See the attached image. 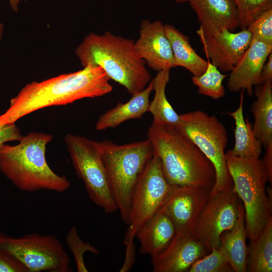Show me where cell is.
Returning <instances> with one entry per match:
<instances>
[{
    "label": "cell",
    "instance_id": "obj_1",
    "mask_svg": "<svg viewBox=\"0 0 272 272\" xmlns=\"http://www.w3.org/2000/svg\"><path fill=\"white\" fill-rule=\"evenodd\" d=\"M110 80L101 67L88 65L76 72L27 84L11 99L9 107L0 115V125L15 123L45 107L108 94L113 89Z\"/></svg>",
    "mask_w": 272,
    "mask_h": 272
},
{
    "label": "cell",
    "instance_id": "obj_2",
    "mask_svg": "<svg viewBox=\"0 0 272 272\" xmlns=\"http://www.w3.org/2000/svg\"><path fill=\"white\" fill-rule=\"evenodd\" d=\"M148 139L160 160L165 178L171 185L212 189L216 180L214 166L176 126L152 123Z\"/></svg>",
    "mask_w": 272,
    "mask_h": 272
},
{
    "label": "cell",
    "instance_id": "obj_3",
    "mask_svg": "<svg viewBox=\"0 0 272 272\" xmlns=\"http://www.w3.org/2000/svg\"><path fill=\"white\" fill-rule=\"evenodd\" d=\"M82 65L101 67L110 79L131 95L144 90L151 81L145 61L138 54L134 42L110 32L90 33L76 50Z\"/></svg>",
    "mask_w": 272,
    "mask_h": 272
},
{
    "label": "cell",
    "instance_id": "obj_4",
    "mask_svg": "<svg viewBox=\"0 0 272 272\" xmlns=\"http://www.w3.org/2000/svg\"><path fill=\"white\" fill-rule=\"evenodd\" d=\"M52 138L50 134L31 132L23 136L16 145H3L0 147V171L22 191H66L71 185L70 181L56 174L46 162V146Z\"/></svg>",
    "mask_w": 272,
    "mask_h": 272
},
{
    "label": "cell",
    "instance_id": "obj_5",
    "mask_svg": "<svg viewBox=\"0 0 272 272\" xmlns=\"http://www.w3.org/2000/svg\"><path fill=\"white\" fill-rule=\"evenodd\" d=\"M112 194L122 220L129 224L133 193L154 152L149 139L118 145L110 141L98 142Z\"/></svg>",
    "mask_w": 272,
    "mask_h": 272
},
{
    "label": "cell",
    "instance_id": "obj_6",
    "mask_svg": "<svg viewBox=\"0 0 272 272\" xmlns=\"http://www.w3.org/2000/svg\"><path fill=\"white\" fill-rule=\"evenodd\" d=\"M225 159L233 189L244 208L247 237L254 241L272 218V203L266 192L267 169L260 158H241L226 152Z\"/></svg>",
    "mask_w": 272,
    "mask_h": 272
},
{
    "label": "cell",
    "instance_id": "obj_7",
    "mask_svg": "<svg viewBox=\"0 0 272 272\" xmlns=\"http://www.w3.org/2000/svg\"><path fill=\"white\" fill-rule=\"evenodd\" d=\"M179 117L175 126L191 139L215 169L216 180L210 195L232 187L233 182L225 159L228 135L224 125L216 116L200 110L183 113Z\"/></svg>",
    "mask_w": 272,
    "mask_h": 272
},
{
    "label": "cell",
    "instance_id": "obj_8",
    "mask_svg": "<svg viewBox=\"0 0 272 272\" xmlns=\"http://www.w3.org/2000/svg\"><path fill=\"white\" fill-rule=\"evenodd\" d=\"M64 142L76 173L84 183L91 200L106 213L117 211L98 142L72 133L65 136Z\"/></svg>",
    "mask_w": 272,
    "mask_h": 272
},
{
    "label": "cell",
    "instance_id": "obj_9",
    "mask_svg": "<svg viewBox=\"0 0 272 272\" xmlns=\"http://www.w3.org/2000/svg\"><path fill=\"white\" fill-rule=\"evenodd\" d=\"M0 248L14 257L28 272L72 271L67 252L52 234L34 233L13 237L0 233Z\"/></svg>",
    "mask_w": 272,
    "mask_h": 272
},
{
    "label": "cell",
    "instance_id": "obj_10",
    "mask_svg": "<svg viewBox=\"0 0 272 272\" xmlns=\"http://www.w3.org/2000/svg\"><path fill=\"white\" fill-rule=\"evenodd\" d=\"M173 188L165 178L159 158L154 154L135 187L124 241L133 240L139 229L159 211Z\"/></svg>",
    "mask_w": 272,
    "mask_h": 272
},
{
    "label": "cell",
    "instance_id": "obj_11",
    "mask_svg": "<svg viewBox=\"0 0 272 272\" xmlns=\"http://www.w3.org/2000/svg\"><path fill=\"white\" fill-rule=\"evenodd\" d=\"M240 200L233 186L217 194L210 195L191 233L209 252L212 248L219 247L221 234L235 226Z\"/></svg>",
    "mask_w": 272,
    "mask_h": 272
},
{
    "label": "cell",
    "instance_id": "obj_12",
    "mask_svg": "<svg viewBox=\"0 0 272 272\" xmlns=\"http://www.w3.org/2000/svg\"><path fill=\"white\" fill-rule=\"evenodd\" d=\"M210 190L193 186H173L159 211L169 218L176 233L191 234L210 196Z\"/></svg>",
    "mask_w": 272,
    "mask_h": 272
},
{
    "label": "cell",
    "instance_id": "obj_13",
    "mask_svg": "<svg viewBox=\"0 0 272 272\" xmlns=\"http://www.w3.org/2000/svg\"><path fill=\"white\" fill-rule=\"evenodd\" d=\"M203 51L210 61L221 72H231L252 40L246 29L233 33L225 29L214 34L206 35L197 30Z\"/></svg>",
    "mask_w": 272,
    "mask_h": 272
},
{
    "label": "cell",
    "instance_id": "obj_14",
    "mask_svg": "<svg viewBox=\"0 0 272 272\" xmlns=\"http://www.w3.org/2000/svg\"><path fill=\"white\" fill-rule=\"evenodd\" d=\"M134 47L148 66L158 72L175 67L165 25L160 21L142 22Z\"/></svg>",
    "mask_w": 272,
    "mask_h": 272
},
{
    "label": "cell",
    "instance_id": "obj_15",
    "mask_svg": "<svg viewBox=\"0 0 272 272\" xmlns=\"http://www.w3.org/2000/svg\"><path fill=\"white\" fill-rule=\"evenodd\" d=\"M191 234L176 233L161 252L151 257L154 272H186L197 260L209 253Z\"/></svg>",
    "mask_w": 272,
    "mask_h": 272
},
{
    "label": "cell",
    "instance_id": "obj_16",
    "mask_svg": "<svg viewBox=\"0 0 272 272\" xmlns=\"http://www.w3.org/2000/svg\"><path fill=\"white\" fill-rule=\"evenodd\" d=\"M271 50L272 44L252 38L249 46L231 71L228 89L232 92L246 90L251 96L253 87L260 84L262 69Z\"/></svg>",
    "mask_w": 272,
    "mask_h": 272
},
{
    "label": "cell",
    "instance_id": "obj_17",
    "mask_svg": "<svg viewBox=\"0 0 272 272\" xmlns=\"http://www.w3.org/2000/svg\"><path fill=\"white\" fill-rule=\"evenodd\" d=\"M188 2L200 24L197 30L204 34H214L225 29L233 32L239 26L233 0H189Z\"/></svg>",
    "mask_w": 272,
    "mask_h": 272
},
{
    "label": "cell",
    "instance_id": "obj_18",
    "mask_svg": "<svg viewBox=\"0 0 272 272\" xmlns=\"http://www.w3.org/2000/svg\"><path fill=\"white\" fill-rule=\"evenodd\" d=\"M176 234L169 218L159 211L138 231L135 237L140 242L139 252L153 257L163 251Z\"/></svg>",
    "mask_w": 272,
    "mask_h": 272
},
{
    "label": "cell",
    "instance_id": "obj_19",
    "mask_svg": "<svg viewBox=\"0 0 272 272\" xmlns=\"http://www.w3.org/2000/svg\"><path fill=\"white\" fill-rule=\"evenodd\" d=\"M246 238L245 211L240 200L236 224L232 229L221 234L219 247L235 272L247 271Z\"/></svg>",
    "mask_w": 272,
    "mask_h": 272
},
{
    "label": "cell",
    "instance_id": "obj_20",
    "mask_svg": "<svg viewBox=\"0 0 272 272\" xmlns=\"http://www.w3.org/2000/svg\"><path fill=\"white\" fill-rule=\"evenodd\" d=\"M153 87L152 80L144 90L132 95L127 102H119L115 107L100 115L96 123L95 129L103 130L115 127L131 119L141 118L148 112L150 102L149 98Z\"/></svg>",
    "mask_w": 272,
    "mask_h": 272
},
{
    "label": "cell",
    "instance_id": "obj_21",
    "mask_svg": "<svg viewBox=\"0 0 272 272\" xmlns=\"http://www.w3.org/2000/svg\"><path fill=\"white\" fill-rule=\"evenodd\" d=\"M256 99L251 107L254 123L252 130L262 146L272 143V81L256 86Z\"/></svg>",
    "mask_w": 272,
    "mask_h": 272
},
{
    "label": "cell",
    "instance_id": "obj_22",
    "mask_svg": "<svg viewBox=\"0 0 272 272\" xmlns=\"http://www.w3.org/2000/svg\"><path fill=\"white\" fill-rule=\"evenodd\" d=\"M244 91L240 94L238 108L232 112H228L235 121V145L233 149L226 152L236 157L246 158H260L262 152V144L254 135L252 124L243 115Z\"/></svg>",
    "mask_w": 272,
    "mask_h": 272
},
{
    "label": "cell",
    "instance_id": "obj_23",
    "mask_svg": "<svg viewBox=\"0 0 272 272\" xmlns=\"http://www.w3.org/2000/svg\"><path fill=\"white\" fill-rule=\"evenodd\" d=\"M165 28L172 50L175 67H183L193 76L201 75L207 67L208 61L195 52L188 37L174 26L166 24Z\"/></svg>",
    "mask_w": 272,
    "mask_h": 272
},
{
    "label": "cell",
    "instance_id": "obj_24",
    "mask_svg": "<svg viewBox=\"0 0 272 272\" xmlns=\"http://www.w3.org/2000/svg\"><path fill=\"white\" fill-rule=\"evenodd\" d=\"M170 70L166 69L158 72L153 79L154 97L150 102L148 112L153 117V124L158 125L176 126L180 117L169 102L165 93L170 79Z\"/></svg>",
    "mask_w": 272,
    "mask_h": 272
},
{
    "label": "cell",
    "instance_id": "obj_25",
    "mask_svg": "<svg viewBox=\"0 0 272 272\" xmlns=\"http://www.w3.org/2000/svg\"><path fill=\"white\" fill-rule=\"evenodd\" d=\"M247 271H272V218L247 246Z\"/></svg>",
    "mask_w": 272,
    "mask_h": 272
},
{
    "label": "cell",
    "instance_id": "obj_26",
    "mask_svg": "<svg viewBox=\"0 0 272 272\" xmlns=\"http://www.w3.org/2000/svg\"><path fill=\"white\" fill-rule=\"evenodd\" d=\"M227 76L208 59V66L205 72L199 76H193L191 80L193 84L198 88L199 94L218 99L225 95L223 82Z\"/></svg>",
    "mask_w": 272,
    "mask_h": 272
},
{
    "label": "cell",
    "instance_id": "obj_27",
    "mask_svg": "<svg viewBox=\"0 0 272 272\" xmlns=\"http://www.w3.org/2000/svg\"><path fill=\"white\" fill-rule=\"evenodd\" d=\"M65 241L75 259L77 271H89L84 260V254L86 252H90L98 255V250L89 242H85L80 238L75 226H73L67 232Z\"/></svg>",
    "mask_w": 272,
    "mask_h": 272
},
{
    "label": "cell",
    "instance_id": "obj_28",
    "mask_svg": "<svg viewBox=\"0 0 272 272\" xmlns=\"http://www.w3.org/2000/svg\"><path fill=\"white\" fill-rule=\"evenodd\" d=\"M188 272H232L229 262L219 248H212L211 251L196 261Z\"/></svg>",
    "mask_w": 272,
    "mask_h": 272
},
{
    "label": "cell",
    "instance_id": "obj_29",
    "mask_svg": "<svg viewBox=\"0 0 272 272\" xmlns=\"http://www.w3.org/2000/svg\"><path fill=\"white\" fill-rule=\"evenodd\" d=\"M237 11L239 26L246 29L261 12L272 8V0H233Z\"/></svg>",
    "mask_w": 272,
    "mask_h": 272
},
{
    "label": "cell",
    "instance_id": "obj_30",
    "mask_svg": "<svg viewBox=\"0 0 272 272\" xmlns=\"http://www.w3.org/2000/svg\"><path fill=\"white\" fill-rule=\"evenodd\" d=\"M246 29L252 39L272 44V8L260 13Z\"/></svg>",
    "mask_w": 272,
    "mask_h": 272
},
{
    "label": "cell",
    "instance_id": "obj_31",
    "mask_svg": "<svg viewBox=\"0 0 272 272\" xmlns=\"http://www.w3.org/2000/svg\"><path fill=\"white\" fill-rule=\"evenodd\" d=\"M0 272H28L12 255L0 248Z\"/></svg>",
    "mask_w": 272,
    "mask_h": 272
},
{
    "label": "cell",
    "instance_id": "obj_32",
    "mask_svg": "<svg viewBox=\"0 0 272 272\" xmlns=\"http://www.w3.org/2000/svg\"><path fill=\"white\" fill-rule=\"evenodd\" d=\"M22 137L15 123L0 125V147L9 142H19Z\"/></svg>",
    "mask_w": 272,
    "mask_h": 272
},
{
    "label": "cell",
    "instance_id": "obj_33",
    "mask_svg": "<svg viewBox=\"0 0 272 272\" xmlns=\"http://www.w3.org/2000/svg\"><path fill=\"white\" fill-rule=\"evenodd\" d=\"M125 254L123 263L119 271L126 272L130 270L135 260V247L133 240L124 241Z\"/></svg>",
    "mask_w": 272,
    "mask_h": 272
},
{
    "label": "cell",
    "instance_id": "obj_34",
    "mask_svg": "<svg viewBox=\"0 0 272 272\" xmlns=\"http://www.w3.org/2000/svg\"><path fill=\"white\" fill-rule=\"evenodd\" d=\"M262 69L260 84L272 81V53L270 52Z\"/></svg>",
    "mask_w": 272,
    "mask_h": 272
},
{
    "label": "cell",
    "instance_id": "obj_35",
    "mask_svg": "<svg viewBox=\"0 0 272 272\" xmlns=\"http://www.w3.org/2000/svg\"><path fill=\"white\" fill-rule=\"evenodd\" d=\"M266 151L263 158L262 159L267 169L269 181L271 184L272 182V143L269 144L266 147Z\"/></svg>",
    "mask_w": 272,
    "mask_h": 272
},
{
    "label": "cell",
    "instance_id": "obj_36",
    "mask_svg": "<svg viewBox=\"0 0 272 272\" xmlns=\"http://www.w3.org/2000/svg\"><path fill=\"white\" fill-rule=\"evenodd\" d=\"M20 1L21 0H9L10 6L14 11L16 12L18 11V5Z\"/></svg>",
    "mask_w": 272,
    "mask_h": 272
},
{
    "label": "cell",
    "instance_id": "obj_37",
    "mask_svg": "<svg viewBox=\"0 0 272 272\" xmlns=\"http://www.w3.org/2000/svg\"><path fill=\"white\" fill-rule=\"evenodd\" d=\"M3 31V24L0 23V39L2 37V34Z\"/></svg>",
    "mask_w": 272,
    "mask_h": 272
},
{
    "label": "cell",
    "instance_id": "obj_38",
    "mask_svg": "<svg viewBox=\"0 0 272 272\" xmlns=\"http://www.w3.org/2000/svg\"><path fill=\"white\" fill-rule=\"evenodd\" d=\"M175 1L177 3H184L188 2L189 0H175Z\"/></svg>",
    "mask_w": 272,
    "mask_h": 272
}]
</instances>
